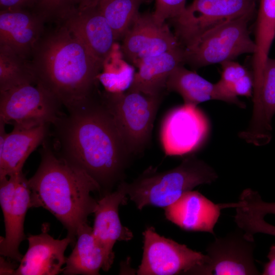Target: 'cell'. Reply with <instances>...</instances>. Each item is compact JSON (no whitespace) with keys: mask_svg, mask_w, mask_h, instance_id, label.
Returning a JSON list of instances; mask_svg holds the SVG:
<instances>
[{"mask_svg":"<svg viewBox=\"0 0 275 275\" xmlns=\"http://www.w3.org/2000/svg\"><path fill=\"white\" fill-rule=\"evenodd\" d=\"M56 152L109 190L124 181L132 156L99 91L52 125ZM104 192V193H105Z\"/></svg>","mask_w":275,"mask_h":275,"instance_id":"1","label":"cell"},{"mask_svg":"<svg viewBox=\"0 0 275 275\" xmlns=\"http://www.w3.org/2000/svg\"><path fill=\"white\" fill-rule=\"evenodd\" d=\"M37 82L67 112L86 103L98 91L103 64L64 25L46 30L31 59Z\"/></svg>","mask_w":275,"mask_h":275,"instance_id":"2","label":"cell"},{"mask_svg":"<svg viewBox=\"0 0 275 275\" xmlns=\"http://www.w3.org/2000/svg\"><path fill=\"white\" fill-rule=\"evenodd\" d=\"M41 161L28 180L31 208L43 207L66 228L74 246L79 227L87 223L97 200L91 196L100 192L99 184L86 172L61 157L46 142L40 151Z\"/></svg>","mask_w":275,"mask_h":275,"instance_id":"3","label":"cell"},{"mask_svg":"<svg viewBox=\"0 0 275 275\" xmlns=\"http://www.w3.org/2000/svg\"><path fill=\"white\" fill-rule=\"evenodd\" d=\"M217 178L211 166L191 154L173 169L161 172L149 169L132 182L124 183L127 196L141 210L147 206L165 208L185 193Z\"/></svg>","mask_w":275,"mask_h":275,"instance_id":"4","label":"cell"},{"mask_svg":"<svg viewBox=\"0 0 275 275\" xmlns=\"http://www.w3.org/2000/svg\"><path fill=\"white\" fill-rule=\"evenodd\" d=\"M129 152L141 153L151 139L154 120L163 96L128 90L101 93Z\"/></svg>","mask_w":275,"mask_h":275,"instance_id":"5","label":"cell"},{"mask_svg":"<svg viewBox=\"0 0 275 275\" xmlns=\"http://www.w3.org/2000/svg\"><path fill=\"white\" fill-rule=\"evenodd\" d=\"M253 16H244L222 24L183 47L184 63L195 68L233 60L255 53L256 46L250 35Z\"/></svg>","mask_w":275,"mask_h":275,"instance_id":"6","label":"cell"},{"mask_svg":"<svg viewBox=\"0 0 275 275\" xmlns=\"http://www.w3.org/2000/svg\"><path fill=\"white\" fill-rule=\"evenodd\" d=\"M143 235L139 275L197 274L208 260L207 254L160 235L153 227L146 228Z\"/></svg>","mask_w":275,"mask_h":275,"instance_id":"7","label":"cell"},{"mask_svg":"<svg viewBox=\"0 0 275 275\" xmlns=\"http://www.w3.org/2000/svg\"><path fill=\"white\" fill-rule=\"evenodd\" d=\"M62 104L39 84L0 92V121L26 126L52 125L63 113Z\"/></svg>","mask_w":275,"mask_h":275,"instance_id":"8","label":"cell"},{"mask_svg":"<svg viewBox=\"0 0 275 275\" xmlns=\"http://www.w3.org/2000/svg\"><path fill=\"white\" fill-rule=\"evenodd\" d=\"M256 0H194L173 20L175 36L182 47L228 21L253 16Z\"/></svg>","mask_w":275,"mask_h":275,"instance_id":"9","label":"cell"},{"mask_svg":"<svg viewBox=\"0 0 275 275\" xmlns=\"http://www.w3.org/2000/svg\"><path fill=\"white\" fill-rule=\"evenodd\" d=\"M210 132L208 118L198 106L184 103L170 109L160 127V140L166 155L194 154L207 142Z\"/></svg>","mask_w":275,"mask_h":275,"instance_id":"10","label":"cell"},{"mask_svg":"<svg viewBox=\"0 0 275 275\" xmlns=\"http://www.w3.org/2000/svg\"><path fill=\"white\" fill-rule=\"evenodd\" d=\"M0 203L5 226V236L1 237L0 254L20 262L19 251L25 238L24 222L31 208V191L22 171L0 180Z\"/></svg>","mask_w":275,"mask_h":275,"instance_id":"11","label":"cell"},{"mask_svg":"<svg viewBox=\"0 0 275 275\" xmlns=\"http://www.w3.org/2000/svg\"><path fill=\"white\" fill-rule=\"evenodd\" d=\"M255 246L254 238L246 236L240 228L216 238L207 245L208 260L197 274H260L254 262Z\"/></svg>","mask_w":275,"mask_h":275,"instance_id":"12","label":"cell"},{"mask_svg":"<svg viewBox=\"0 0 275 275\" xmlns=\"http://www.w3.org/2000/svg\"><path fill=\"white\" fill-rule=\"evenodd\" d=\"M123 38V54L137 67L146 58L181 46L168 25L158 23L150 14L139 13Z\"/></svg>","mask_w":275,"mask_h":275,"instance_id":"13","label":"cell"},{"mask_svg":"<svg viewBox=\"0 0 275 275\" xmlns=\"http://www.w3.org/2000/svg\"><path fill=\"white\" fill-rule=\"evenodd\" d=\"M252 98L249 125L238 135L249 144L264 146L272 138V120L275 115V59H267L260 79L254 85Z\"/></svg>","mask_w":275,"mask_h":275,"instance_id":"14","label":"cell"},{"mask_svg":"<svg viewBox=\"0 0 275 275\" xmlns=\"http://www.w3.org/2000/svg\"><path fill=\"white\" fill-rule=\"evenodd\" d=\"M45 21L32 9L0 12V46L29 60L46 29Z\"/></svg>","mask_w":275,"mask_h":275,"instance_id":"15","label":"cell"},{"mask_svg":"<svg viewBox=\"0 0 275 275\" xmlns=\"http://www.w3.org/2000/svg\"><path fill=\"white\" fill-rule=\"evenodd\" d=\"M236 206V202L215 204L199 191L191 190L164 209L166 218L182 230L214 235L222 209Z\"/></svg>","mask_w":275,"mask_h":275,"instance_id":"16","label":"cell"},{"mask_svg":"<svg viewBox=\"0 0 275 275\" xmlns=\"http://www.w3.org/2000/svg\"><path fill=\"white\" fill-rule=\"evenodd\" d=\"M124 182H121L115 191L104 193L97 200L94 211L93 233L112 264L115 258L113 248L115 243L127 241L133 237L132 231L122 225L119 215V207L127 201Z\"/></svg>","mask_w":275,"mask_h":275,"instance_id":"17","label":"cell"},{"mask_svg":"<svg viewBox=\"0 0 275 275\" xmlns=\"http://www.w3.org/2000/svg\"><path fill=\"white\" fill-rule=\"evenodd\" d=\"M61 23L104 65L116 39L112 28L98 8L77 9Z\"/></svg>","mask_w":275,"mask_h":275,"instance_id":"18","label":"cell"},{"mask_svg":"<svg viewBox=\"0 0 275 275\" xmlns=\"http://www.w3.org/2000/svg\"><path fill=\"white\" fill-rule=\"evenodd\" d=\"M47 229L44 228L41 234L27 238L29 248L13 274L55 275L63 271L67 258L65 251L71 240L68 237L55 239Z\"/></svg>","mask_w":275,"mask_h":275,"instance_id":"19","label":"cell"},{"mask_svg":"<svg viewBox=\"0 0 275 275\" xmlns=\"http://www.w3.org/2000/svg\"><path fill=\"white\" fill-rule=\"evenodd\" d=\"M13 126L0 143V180L22 171L29 155L47 138L49 125Z\"/></svg>","mask_w":275,"mask_h":275,"instance_id":"20","label":"cell"},{"mask_svg":"<svg viewBox=\"0 0 275 275\" xmlns=\"http://www.w3.org/2000/svg\"><path fill=\"white\" fill-rule=\"evenodd\" d=\"M166 90L179 94L184 103L196 106L211 100L236 104L237 99L219 82L213 84L183 65L177 67L169 75Z\"/></svg>","mask_w":275,"mask_h":275,"instance_id":"21","label":"cell"},{"mask_svg":"<svg viewBox=\"0 0 275 275\" xmlns=\"http://www.w3.org/2000/svg\"><path fill=\"white\" fill-rule=\"evenodd\" d=\"M182 46L143 59L138 66L128 90L151 96H163L166 82L172 72L183 65Z\"/></svg>","mask_w":275,"mask_h":275,"instance_id":"22","label":"cell"},{"mask_svg":"<svg viewBox=\"0 0 275 275\" xmlns=\"http://www.w3.org/2000/svg\"><path fill=\"white\" fill-rule=\"evenodd\" d=\"M70 255L66 258L64 274H99L102 269L107 271L113 264L96 239L93 229L87 223L81 226L76 241Z\"/></svg>","mask_w":275,"mask_h":275,"instance_id":"23","label":"cell"},{"mask_svg":"<svg viewBox=\"0 0 275 275\" xmlns=\"http://www.w3.org/2000/svg\"><path fill=\"white\" fill-rule=\"evenodd\" d=\"M36 82L31 61L0 46V92Z\"/></svg>","mask_w":275,"mask_h":275,"instance_id":"24","label":"cell"},{"mask_svg":"<svg viewBox=\"0 0 275 275\" xmlns=\"http://www.w3.org/2000/svg\"><path fill=\"white\" fill-rule=\"evenodd\" d=\"M147 0H103L98 7L112 28L116 40L123 37Z\"/></svg>","mask_w":275,"mask_h":275,"instance_id":"25","label":"cell"},{"mask_svg":"<svg viewBox=\"0 0 275 275\" xmlns=\"http://www.w3.org/2000/svg\"><path fill=\"white\" fill-rule=\"evenodd\" d=\"M80 0H37L32 10L45 22L62 23L78 7Z\"/></svg>","mask_w":275,"mask_h":275,"instance_id":"26","label":"cell"},{"mask_svg":"<svg viewBox=\"0 0 275 275\" xmlns=\"http://www.w3.org/2000/svg\"><path fill=\"white\" fill-rule=\"evenodd\" d=\"M239 209L236 210L235 222L246 236L254 238L255 234L261 233L275 236V226L266 222L264 217Z\"/></svg>","mask_w":275,"mask_h":275,"instance_id":"27","label":"cell"},{"mask_svg":"<svg viewBox=\"0 0 275 275\" xmlns=\"http://www.w3.org/2000/svg\"><path fill=\"white\" fill-rule=\"evenodd\" d=\"M237 207L263 217L268 214L275 215V202L264 201L257 191L251 188H246L242 192L237 202Z\"/></svg>","mask_w":275,"mask_h":275,"instance_id":"28","label":"cell"},{"mask_svg":"<svg viewBox=\"0 0 275 275\" xmlns=\"http://www.w3.org/2000/svg\"><path fill=\"white\" fill-rule=\"evenodd\" d=\"M186 0H156L155 10L152 14L159 24L165 23L168 19L178 17L185 10Z\"/></svg>","mask_w":275,"mask_h":275,"instance_id":"29","label":"cell"},{"mask_svg":"<svg viewBox=\"0 0 275 275\" xmlns=\"http://www.w3.org/2000/svg\"><path fill=\"white\" fill-rule=\"evenodd\" d=\"M256 26L263 33L275 34V0H260Z\"/></svg>","mask_w":275,"mask_h":275,"instance_id":"30","label":"cell"},{"mask_svg":"<svg viewBox=\"0 0 275 275\" xmlns=\"http://www.w3.org/2000/svg\"><path fill=\"white\" fill-rule=\"evenodd\" d=\"M221 64L222 72L219 81L228 86L232 85L249 72L244 66L233 60L227 61Z\"/></svg>","mask_w":275,"mask_h":275,"instance_id":"31","label":"cell"},{"mask_svg":"<svg viewBox=\"0 0 275 275\" xmlns=\"http://www.w3.org/2000/svg\"><path fill=\"white\" fill-rule=\"evenodd\" d=\"M226 86L230 88L232 93L236 96H242L246 97H252L253 95L254 86L253 73L252 74L249 72L232 85Z\"/></svg>","mask_w":275,"mask_h":275,"instance_id":"32","label":"cell"},{"mask_svg":"<svg viewBox=\"0 0 275 275\" xmlns=\"http://www.w3.org/2000/svg\"><path fill=\"white\" fill-rule=\"evenodd\" d=\"M37 0H0L1 10L32 9Z\"/></svg>","mask_w":275,"mask_h":275,"instance_id":"33","label":"cell"},{"mask_svg":"<svg viewBox=\"0 0 275 275\" xmlns=\"http://www.w3.org/2000/svg\"><path fill=\"white\" fill-rule=\"evenodd\" d=\"M268 261L264 265L263 275H275V243L271 245L267 256Z\"/></svg>","mask_w":275,"mask_h":275,"instance_id":"34","label":"cell"},{"mask_svg":"<svg viewBox=\"0 0 275 275\" xmlns=\"http://www.w3.org/2000/svg\"><path fill=\"white\" fill-rule=\"evenodd\" d=\"M103 0H80L77 9L98 8Z\"/></svg>","mask_w":275,"mask_h":275,"instance_id":"35","label":"cell"}]
</instances>
